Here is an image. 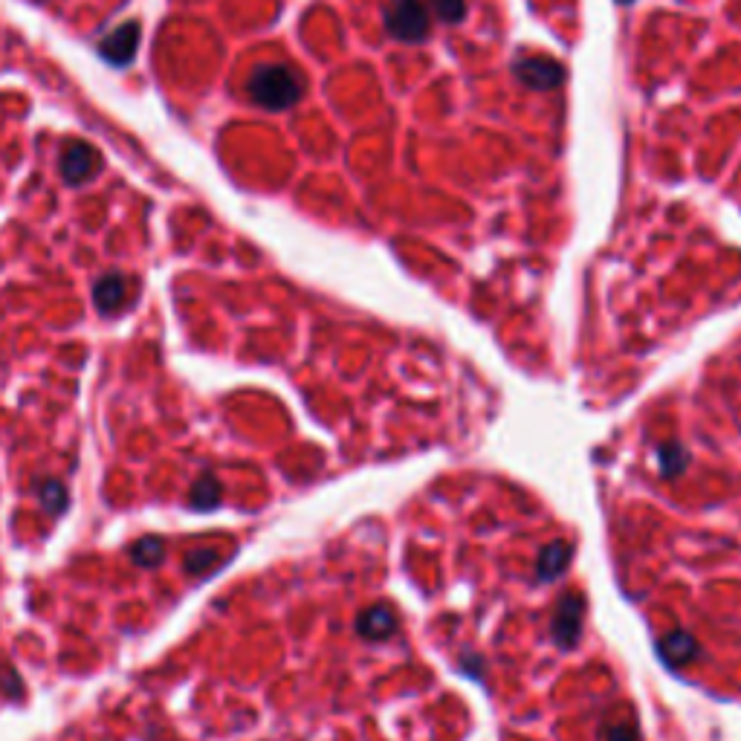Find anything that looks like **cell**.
Here are the masks:
<instances>
[{
  "mask_svg": "<svg viewBox=\"0 0 741 741\" xmlns=\"http://www.w3.org/2000/svg\"><path fill=\"white\" fill-rule=\"evenodd\" d=\"M513 70H516L519 82H524L527 87H533V90H550V87L562 84V79H565L562 67H559L553 58H542V55H533V58L516 61Z\"/></svg>",
  "mask_w": 741,
  "mask_h": 741,
  "instance_id": "3957f363",
  "label": "cell"
},
{
  "mask_svg": "<svg viewBox=\"0 0 741 741\" xmlns=\"http://www.w3.org/2000/svg\"><path fill=\"white\" fill-rule=\"evenodd\" d=\"M137 35V24H125L122 29H116L102 44V55L108 58L110 64H128L131 55H134V47H137Z\"/></svg>",
  "mask_w": 741,
  "mask_h": 741,
  "instance_id": "277c9868",
  "label": "cell"
},
{
  "mask_svg": "<svg viewBox=\"0 0 741 741\" xmlns=\"http://www.w3.org/2000/svg\"><path fill=\"white\" fill-rule=\"evenodd\" d=\"M249 96L270 110H284L299 102L302 96V79L290 67H261L249 79Z\"/></svg>",
  "mask_w": 741,
  "mask_h": 741,
  "instance_id": "6da1fadb",
  "label": "cell"
},
{
  "mask_svg": "<svg viewBox=\"0 0 741 741\" xmlns=\"http://www.w3.org/2000/svg\"><path fill=\"white\" fill-rule=\"evenodd\" d=\"M385 29L397 41H423L429 35V12L423 0H388Z\"/></svg>",
  "mask_w": 741,
  "mask_h": 741,
  "instance_id": "7a4b0ae2",
  "label": "cell"
},
{
  "mask_svg": "<svg viewBox=\"0 0 741 741\" xmlns=\"http://www.w3.org/2000/svg\"><path fill=\"white\" fill-rule=\"evenodd\" d=\"M61 171L70 183H79L84 180L90 171H93V151L82 145V142H73L67 151H64V160H61Z\"/></svg>",
  "mask_w": 741,
  "mask_h": 741,
  "instance_id": "5b68a950",
  "label": "cell"
},
{
  "mask_svg": "<svg viewBox=\"0 0 741 741\" xmlns=\"http://www.w3.org/2000/svg\"><path fill=\"white\" fill-rule=\"evenodd\" d=\"M620 3H632V0H620Z\"/></svg>",
  "mask_w": 741,
  "mask_h": 741,
  "instance_id": "52a82bcc",
  "label": "cell"
},
{
  "mask_svg": "<svg viewBox=\"0 0 741 741\" xmlns=\"http://www.w3.org/2000/svg\"><path fill=\"white\" fill-rule=\"evenodd\" d=\"M432 9H435L440 21L458 24L467 15V0H432Z\"/></svg>",
  "mask_w": 741,
  "mask_h": 741,
  "instance_id": "8992f818",
  "label": "cell"
}]
</instances>
